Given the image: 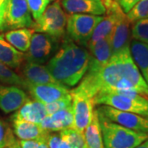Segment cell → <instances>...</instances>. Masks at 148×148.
<instances>
[{
    "label": "cell",
    "mask_w": 148,
    "mask_h": 148,
    "mask_svg": "<svg viewBox=\"0 0 148 148\" xmlns=\"http://www.w3.org/2000/svg\"><path fill=\"white\" fill-rule=\"evenodd\" d=\"M37 148H49L47 143H46V139H43V140H41L40 143L39 147Z\"/></svg>",
    "instance_id": "obj_34"
},
{
    "label": "cell",
    "mask_w": 148,
    "mask_h": 148,
    "mask_svg": "<svg viewBox=\"0 0 148 148\" xmlns=\"http://www.w3.org/2000/svg\"><path fill=\"white\" fill-rule=\"evenodd\" d=\"M52 1H54V0H52Z\"/></svg>",
    "instance_id": "obj_39"
},
{
    "label": "cell",
    "mask_w": 148,
    "mask_h": 148,
    "mask_svg": "<svg viewBox=\"0 0 148 148\" xmlns=\"http://www.w3.org/2000/svg\"><path fill=\"white\" fill-rule=\"evenodd\" d=\"M0 83L14 85L21 88H27V83L23 77L16 74L12 69L6 66L0 61Z\"/></svg>",
    "instance_id": "obj_24"
},
{
    "label": "cell",
    "mask_w": 148,
    "mask_h": 148,
    "mask_svg": "<svg viewBox=\"0 0 148 148\" xmlns=\"http://www.w3.org/2000/svg\"><path fill=\"white\" fill-rule=\"evenodd\" d=\"M131 25L132 40L148 44V18L138 20Z\"/></svg>",
    "instance_id": "obj_25"
},
{
    "label": "cell",
    "mask_w": 148,
    "mask_h": 148,
    "mask_svg": "<svg viewBox=\"0 0 148 148\" xmlns=\"http://www.w3.org/2000/svg\"><path fill=\"white\" fill-rule=\"evenodd\" d=\"M43 139H36V140H20L19 143L21 148H37L40 145V141Z\"/></svg>",
    "instance_id": "obj_32"
},
{
    "label": "cell",
    "mask_w": 148,
    "mask_h": 148,
    "mask_svg": "<svg viewBox=\"0 0 148 148\" xmlns=\"http://www.w3.org/2000/svg\"><path fill=\"white\" fill-rule=\"evenodd\" d=\"M135 148H148V139H147L145 142L141 143L140 145H138V147H136Z\"/></svg>",
    "instance_id": "obj_35"
},
{
    "label": "cell",
    "mask_w": 148,
    "mask_h": 148,
    "mask_svg": "<svg viewBox=\"0 0 148 148\" xmlns=\"http://www.w3.org/2000/svg\"><path fill=\"white\" fill-rule=\"evenodd\" d=\"M131 40V23L120 8L117 12L116 21L110 36L112 54L129 45Z\"/></svg>",
    "instance_id": "obj_14"
},
{
    "label": "cell",
    "mask_w": 148,
    "mask_h": 148,
    "mask_svg": "<svg viewBox=\"0 0 148 148\" xmlns=\"http://www.w3.org/2000/svg\"><path fill=\"white\" fill-rule=\"evenodd\" d=\"M8 0H0V32L7 30L6 28V9Z\"/></svg>",
    "instance_id": "obj_31"
},
{
    "label": "cell",
    "mask_w": 148,
    "mask_h": 148,
    "mask_svg": "<svg viewBox=\"0 0 148 148\" xmlns=\"http://www.w3.org/2000/svg\"><path fill=\"white\" fill-rule=\"evenodd\" d=\"M126 16L131 24L138 20L148 18V0H139L126 13Z\"/></svg>",
    "instance_id": "obj_26"
},
{
    "label": "cell",
    "mask_w": 148,
    "mask_h": 148,
    "mask_svg": "<svg viewBox=\"0 0 148 148\" xmlns=\"http://www.w3.org/2000/svg\"><path fill=\"white\" fill-rule=\"evenodd\" d=\"M25 60V54L13 47L0 35V61L11 69H17Z\"/></svg>",
    "instance_id": "obj_20"
},
{
    "label": "cell",
    "mask_w": 148,
    "mask_h": 148,
    "mask_svg": "<svg viewBox=\"0 0 148 148\" xmlns=\"http://www.w3.org/2000/svg\"><path fill=\"white\" fill-rule=\"evenodd\" d=\"M83 136L85 144L87 148H105L99 115L96 109L93 111L90 123L85 128Z\"/></svg>",
    "instance_id": "obj_21"
},
{
    "label": "cell",
    "mask_w": 148,
    "mask_h": 148,
    "mask_svg": "<svg viewBox=\"0 0 148 148\" xmlns=\"http://www.w3.org/2000/svg\"><path fill=\"white\" fill-rule=\"evenodd\" d=\"M15 141L12 129L6 122L0 119V148H8Z\"/></svg>",
    "instance_id": "obj_28"
},
{
    "label": "cell",
    "mask_w": 148,
    "mask_h": 148,
    "mask_svg": "<svg viewBox=\"0 0 148 148\" xmlns=\"http://www.w3.org/2000/svg\"><path fill=\"white\" fill-rule=\"evenodd\" d=\"M95 106H108L148 118V97L133 91L97 94L93 98Z\"/></svg>",
    "instance_id": "obj_4"
},
{
    "label": "cell",
    "mask_w": 148,
    "mask_h": 148,
    "mask_svg": "<svg viewBox=\"0 0 148 148\" xmlns=\"http://www.w3.org/2000/svg\"><path fill=\"white\" fill-rule=\"evenodd\" d=\"M104 16L90 14H70L67 18L66 32L68 36L76 44L86 48L96 25Z\"/></svg>",
    "instance_id": "obj_6"
},
{
    "label": "cell",
    "mask_w": 148,
    "mask_h": 148,
    "mask_svg": "<svg viewBox=\"0 0 148 148\" xmlns=\"http://www.w3.org/2000/svg\"><path fill=\"white\" fill-rule=\"evenodd\" d=\"M72 102H73V99H72V95L70 94L62 99H59L48 104H45V106L48 114H52L57 111L62 110L72 106Z\"/></svg>",
    "instance_id": "obj_30"
},
{
    "label": "cell",
    "mask_w": 148,
    "mask_h": 148,
    "mask_svg": "<svg viewBox=\"0 0 148 148\" xmlns=\"http://www.w3.org/2000/svg\"><path fill=\"white\" fill-rule=\"evenodd\" d=\"M35 33L33 29L19 28L8 32L4 35L6 40L22 53H26L31 43L32 35Z\"/></svg>",
    "instance_id": "obj_23"
},
{
    "label": "cell",
    "mask_w": 148,
    "mask_h": 148,
    "mask_svg": "<svg viewBox=\"0 0 148 148\" xmlns=\"http://www.w3.org/2000/svg\"><path fill=\"white\" fill-rule=\"evenodd\" d=\"M87 49L89 51V63L84 77H93L107 64L112 55L110 36L99 40Z\"/></svg>",
    "instance_id": "obj_11"
},
{
    "label": "cell",
    "mask_w": 148,
    "mask_h": 148,
    "mask_svg": "<svg viewBox=\"0 0 148 148\" xmlns=\"http://www.w3.org/2000/svg\"><path fill=\"white\" fill-rule=\"evenodd\" d=\"M61 5L69 14H90L103 16L106 7L102 0H62Z\"/></svg>",
    "instance_id": "obj_15"
},
{
    "label": "cell",
    "mask_w": 148,
    "mask_h": 148,
    "mask_svg": "<svg viewBox=\"0 0 148 148\" xmlns=\"http://www.w3.org/2000/svg\"><path fill=\"white\" fill-rule=\"evenodd\" d=\"M130 52L134 63L148 85V44L131 40Z\"/></svg>",
    "instance_id": "obj_22"
},
{
    "label": "cell",
    "mask_w": 148,
    "mask_h": 148,
    "mask_svg": "<svg viewBox=\"0 0 148 148\" xmlns=\"http://www.w3.org/2000/svg\"><path fill=\"white\" fill-rule=\"evenodd\" d=\"M88 63V49L66 36L58 51L48 61L46 68L58 83L66 87H73L83 78Z\"/></svg>",
    "instance_id": "obj_2"
},
{
    "label": "cell",
    "mask_w": 148,
    "mask_h": 148,
    "mask_svg": "<svg viewBox=\"0 0 148 148\" xmlns=\"http://www.w3.org/2000/svg\"><path fill=\"white\" fill-rule=\"evenodd\" d=\"M22 75L25 81L32 84L58 83L46 66L40 64L27 61L22 68Z\"/></svg>",
    "instance_id": "obj_18"
},
{
    "label": "cell",
    "mask_w": 148,
    "mask_h": 148,
    "mask_svg": "<svg viewBox=\"0 0 148 148\" xmlns=\"http://www.w3.org/2000/svg\"><path fill=\"white\" fill-rule=\"evenodd\" d=\"M28 100L27 93L20 86L0 83V110L5 114L16 111Z\"/></svg>",
    "instance_id": "obj_13"
},
{
    "label": "cell",
    "mask_w": 148,
    "mask_h": 148,
    "mask_svg": "<svg viewBox=\"0 0 148 148\" xmlns=\"http://www.w3.org/2000/svg\"><path fill=\"white\" fill-rule=\"evenodd\" d=\"M96 110L109 120L133 131L148 134V118L131 112L117 110L110 106L100 105Z\"/></svg>",
    "instance_id": "obj_9"
},
{
    "label": "cell",
    "mask_w": 148,
    "mask_h": 148,
    "mask_svg": "<svg viewBox=\"0 0 148 148\" xmlns=\"http://www.w3.org/2000/svg\"><path fill=\"white\" fill-rule=\"evenodd\" d=\"M77 86L91 98L101 93L133 91L148 97V85L132 59L130 45L113 53L93 77H83Z\"/></svg>",
    "instance_id": "obj_1"
},
{
    "label": "cell",
    "mask_w": 148,
    "mask_h": 148,
    "mask_svg": "<svg viewBox=\"0 0 148 148\" xmlns=\"http://www.w3.org/2000/svg\"><path fill=\"white\" fill-rule=\"evenodd\" d=\"M12 131L20 140H36L47 138L49 133L40 124L32 122L11 118Z\"/></svg>",
    "instance_id": "obj_17"
},
{
    "label": "cell",
    "mask_w": 148,
    "mask_h": 148,
    "mask_svg": "<svg viewBox=\"0 0 148 148\" xmlns=\"http://www.w3.org/2000/svg\"><path fill=\"white\" fill-rule=\"evenodd\" d=\"M40 125L49 132H58L66 128H73V114L72 106L57 111L52 114H48Z\"/></svg>",
    "instance_id": "obj_16"
},
{
    "label": "cell",
    "mask_w": 148,
    "mask_h": 148,
    "mask_svg": "<svg viewBox=\"0 0 148 148\" xmlns=\"http://www.w3.org/2000/svg\"><path fill=\"white\" fill-rule=\"evenodd\" d=\"M5 21L7 29L32 28L34 21L27 0H8Z\"/></svg>",
    "instance_id": "obj_10"
},
{
    "label": "cell",
    "mask_w": 148,
    "mask_h": 148,
    "mask_svg": "<svg viewBox=\"0 0 148 148\" xmlns=\"http://www.w3.org/2000/svg\"><path fill=\"white\" fill-rule=\"evenodd\" d=\"M115 1H117V2H119V0H115Z\"/></svg>",
    "instance_id": "obj_38"
},
{
    "label": "cell",
    "mask_w": 148,
    "mask_h": 148,
    "mask_svg": "<svg viewBox=\"0 0 148 148\" xmlns=\"http://www.w3.org/2000/svg\"><path fill=\"white\" fill-rule=\"evenodd\" d=\"M60 43L48 34L36 32L32 35L29 49L25 53V60L44 64L54 54Z\"/></svg>",
    "instance_id": "obj_7"
},
{
    "label": "cell",
    "mask_w": 148,
    "mask_h": 148,
    "mask_svg": "<svg viewBox=\"0 0 148 148\" xmlns=\"http://www.w3.org/2000/svg\"><path fill=\"white\" fill-rule=\"evenodd\" d=\"M8 148H21V146H20L19 141L16 140V141H15V143H13V144H12Z\"/></svg>",
    "instance_id": "obj_36"
},
{
    "label": "cell",
    "mask_w": 148,
    "mask_h": 148,
    "mask_svg": "<svg viewBox=\"0 0 148 148\" xmlns=\"http://www.w3.org/2000/svg\"><path fill=\"white\" fill-rule=\"evenodd\" d=\"M48 113L45 104L37 101H28L20 107L11 118H15L40 124L47 116Z\"/></svg>",
    "instance_id": "obj_19"
},
{
    "label": "cell",
    "mask_w": 148,
    "mask_h": 148,
    "mask_svg": "<svg viewBox=\"0 0 148 148\" xmlns=\"http://www.w3.org/2000/svg\"><path fill=\"white\" fill-rule=\"evenodd\" d=\"M98 115L105 148H135L148 139L147 133L136 132L119 125L99 112Z\"/></svg>",
    "instance_id": "obj_3"
},
{
    "label": "cell",
    "mask_w": 148,
    "mask_h": 148,
    "mask_svg": "<svg viewBox=\"0 0 148 148\" xmlns=\"http://www.w3.org/2000/svg\"><path fill=\"white\" fill-rule=\"evenodd\" d=\"M46 143L49 148H72L63 130L49 132L46 138Z\"/></svg>",
    "instance_id": "obj_27"
},
{
    "label": "cell",
    "mask_w": 148,
    "mask_h": 148,
    "mask_svg": "<svg viewBox=\"0 0 148 148\" xmlns=\"http://www.w3.org/2000/svg\"><path fill=\"white\" fill-rule=\"evenodd\" d=\"M82 148H87V147H86V144H85L84 146H83V147Z\"/></svg>",
    "instance_id": "obj_37"
},
{
    "label": "cell",
    "mask_w": 148,
    "mask_h": 148,
    "mask_svg": "<svg viewBox=\"0 0 148 148\" xmlns=\"http://www.w3.org/2000/svg\"><path fill=\"white\" fill-rule=\"evenodd\" d=\"M139 0H119V3L122 8L123 11L127 13L133 6L138 3Z\"/></svg>",
    "instance_id": "obj_33"
},
{
    "label": "cell",
    "mask_w": 148,
    "mask_h": 148,
    "mask_svg": "<svg viewBox=\"0 0 148 148\" xmlns=\"http://www.w3.org/2000/svg\"><path fill=\"white\" fill-rule=\"evenodd\" d=\"M27 83V90L35 101H40L43 104L62 99L71 94L70 90L64 85L59 83L47 84H32Z\"/></svg>",
    "instance_id": "obj_12"
},
{
    "label": "cell",
    "mask_w": 148,
    "mask_h": 148,
    "mask_svg": "<svg viewBox=\"0 0 148 148\" xmlns=\"http://www.w3.org/2000/svg\"><path fill=\"white\" fill-rule=\"evenodd\" d=\"M72 95V108L73 114V127L77 132L83 134L86 127L91 120L94 111L93 98L87 95L83 90L75 87L70 90Z\"/></svg>",
    "instance_id": "obj_8"
},
{
    "label": "cell",
    "mask_w": 148,
    "mask_h": 148,
    "mask_svg": "<svg viewBox=\"0 0 148 148\" xmlns=\"http://www.w3.org/2000/svg\"><path fill=\"white\" fill-rule=\"evenodd\" d=\"M67 18L61 3L54 0L48 5L40 17L34 21L32 28L35 32L45 33L62 42L66 36Z\"/></svg>",
    "instance_id": "obj_5"
},
{
    "label": "cell",
    "mask_w": 148,
    "mask_h": 148,
    "mask_svg": "<svg viewBox=\"0 0 148 148\" xmlns=\"http://www.w3.org/2000/svg\"><path fill=\"white\" fill-rule=\"evenodd\" d=\"M34 21L39 19L49 4L50 0H27Z\"/></svg>",
    "instance_id": "obj_29"
}]
</instances>
